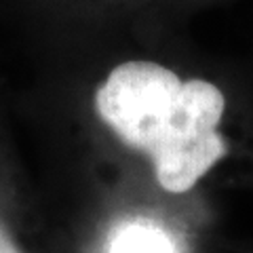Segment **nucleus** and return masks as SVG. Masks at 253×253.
I'll list each match as a JSON object with an SVG mask.
<instances>
[{"instance_id": "1", "label": "nucleus", "mask_w": 253, "mask_h": 253, "mask_svg": "<svg viewBox=\"0 0 253 253\" xmlns=\"http://www.w3.org/2000/svg\"><path fill=\"white\" fill-rule=\"evenodd\" d=\"M93 104L123 146L148 158L169 194L190 192L228 154L219 131L226 95L205 78L184 81L158 61L129 59L110 70Z\"/></svg>"}, {"instance_id": "3", "label": "nucleus", "mask_w": 253, "mask_h": 253, "mask_svg": "<svg viewBox=\"0 0 253 253\" xmlns=\"http://www.w3.org/2000/svg\"><path fill=\"white\" fill-rule=\"evenodd\" d=\"M6 173H9V167L4 161H0V253H30L26 234L15 221V215L11 211L13 201L9 196L11 186L6 179Z\"/></svg>"}, {"instance_id": "2", "label": "nucleus", "mask_w": 253, "mask_h": 253, "mask_svg": "<svg viewBox=\"0 0 253 253\" xmlns=\"http://www.w3.org/2000/svg\"><path fill=\"white\" fill-rule=\"evenodd\" d=\"M108 253H177L171 236L152 221L137 219L121 226L110 239Z\"/></svg>"}]
</instances>
